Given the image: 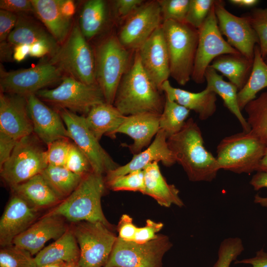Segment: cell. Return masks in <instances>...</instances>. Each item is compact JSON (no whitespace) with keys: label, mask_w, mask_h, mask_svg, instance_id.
I'll use <instances>...</instances> for the list:
<instances>
[{"label":"cell","mask_w":267,"mask_h":267,"mask_svg":"<svg viewBox=\"0 0 267 267\" xmlns=\"http://www.w3.org/2000/svg\"><path fill=\"white\" fill-rule=\"evenodd\" d=\"M0 132L17 140L33 134L26 97L0 92Z\"/></svg>","instance_id":"obj_18"},{"label":"cell","mask_w":267,"mask_h":267,"mask_svg":"<svg viewBox=\"0 0 267 267\" xmlns=\"http://www.w3.org/2000/svg\"><path fill=\"white\" fill-rule=\"evenodd\" d=\"M126 117L113 104L105 102L93 107L85 117V120L89 130L99 140L103 135L115 138L116 131Z\"/></svg>","instance_id":"obj_27"},{"label":"cell","mask_w":267,"mask_h":267,"mask_svg":"<svg viewBox=\"0 0 267 267\" xmlns=\"http://www.w3.org/2000/svg\"><path fill=\"white\" fill-rule=\"evenodd\" d=\"M267 87V63L261 55L259 45H256L253 66L249 77L238 91V101L241 111L246 105L256 98V94Z\"/></svg>","instance_id":"obj_32"},{"label":"cell","mask_w":267,"mask_h":267,"mask_svg":"<svg viewBox=\"0 0 267 267\" xmlns=\"http://www.w3.org/2000/svg\"><path fill=\"white\" fill-rule=\"evenodd\" d=\"M266 147L250 131H243L223 138L216 158L220 169L249 174L258 171Z\"/></svg>","instance_id":"obj_7"},{"label":"cell","mask_w":267,"mask_h":267,"mask_svg":"<svg viewBox=\"0 0 267 267\" xmlns=\"http://www.w3.org/2000/svg\"><path fill=\"white\" fill-rule=\"evenodd\" d=\"M258 171H267V147L266 148L264 155L259 164Z\"/></svg>","instance_id":"obj_59"},{"label":"cell","mask_w":267,"mask_h":267,"mask_svg":"<svg viewBox=\"0 0 267 267\" xmlns=\"http://www.w3.org/2000/svg\"><path fill=\"white\" fill-rule=\"evenodd\" d=\"M198 30V42L191 79L197 84H202L205 81L207 68L216 57L226 54L241 53L222 37L215 14V3Z\"/></svg>","instance_id":"obj_14"},{"label":"cell","mask_w":267,"mask_h":267,"mask_svg":"<svg viewBox=\"0 0 267 267\" xmlns=\"http://www.w3.org/2000/svg\"><path fill=\"white\" fill-rule=\"evenodd\" d=\"M62 73L48 61L35 66L6 71L0 68V92L27 97L62 79Z\"/></svg>","instance_id":"obj_13"},{"label":"cell","mask_w":267,"mask_h":267,"mask_svg":"<svg viewBox=\"0 0 267 267\" xmlns=\"http://www.w3.org/2000/svg\"><path fill=\"white\" fill-rule=\"evenodd\" d=\"M34 12L58 44L66 40L72 28L71 19L65 17L60 10V0H31Z\"/></svg>","instance_id":"obj_25"},{"label":"cell","mask_w":267,"mask_h":267,"mask_svg":"<svg viewBox=\"0 0 267 267\" xmlns=\"http://www.w3.org/2000/svg\"><path fill=\"white\" fill-rule=\"evenodd\" d=\"M162 23L158 0L144 2L125 19L117 36L126 48L135 51Z\"/></svg>","instance_id":"obj_15"},{"label":"cell","mask_w":267,"mask_h":267,"mask_svg":"<svg viewBox=\"0 0 267 267\" xmlns=\"http://www.w3.org/2000/svg\"><path fill=\"white\" fill-rule=\"evenodd\" d=\"M172 246L169 237L163 234L142 244L117 237L104 267H162L163 257Z\"/></svg>","instance_id":"obj_11"},{"label":"cell","mask_w":267,"mask_h":267,"mask_svg":"<svg viewBox=\"0 0 267 267\" xmlns=\"http://www.w3.org/2000/svg\"><path fill=\"white\" fill-rule=\"evenodd\" d=\"M235 263L249 264L252 267H267V253L261 249L256 253L254 257L237 260Z\"/></svg>","instance_id":"obj_54"},{"label":"cell","mask_w":267,"mask_h":267,"mask_svg":"<svg viewBox=\"0 0 267 267\" xmlns=\"http://www.w3.org/2000/svg\"><path fill=\"white\" fill-rule=\"evenodd\" d=\"M30 56L33 57L40 58L47 54L51 56L55 49L51 45L45 41H39L30 45Z\"/></svg>","instance_id":"obj_53"},{"label":"cell","mask_w":267,"mask_h":267,"mask_svg":"<svg viewBox=\"0 0 267 267\" xmlns=\"http://www.w3.org/2000/svg\"><path fill=\"white\" fill-rule=\"evenodd\" d=\"M229 2L232 4L241 7H252L259 2L258 0H230Z\"/></svg>","instance_id":"obj_58"},{"label":"cell","mask_w":267,"mask_h":267,"mask_svg":"<svg viewBox=\"0 0 267 267\" xmlns=\"http://www.w3.org/2000/svg\"><path fill=\"white\" fill-rule=\"evenodd\" d=\"M266 62L267 63V61H266Z\"/></svg>","instance_id":"obj_62"},{"label":"cell","mask_w":267,"mask_h":267,"mask_svg":"<svg viewBox=\"0 0 267 267\" xmlns=\"http://www.w3.org/2000/svg\"><path fill=\"white\" fill-rule=\"evenodd\" d=\"M61 81L57 87L41 89L36 95L61 109L86 115L93 107L105 102L98 85L86 84L67 76Z\"/></svg>","instance_id":"obj_10"},{"label":"cell","mask_w":267,"mask_h":267,"mask_svg":"<svg viewBox=\"0 0 267 267\" xmlns=\"http://www.w3.org/2000/svg\"><path fill=\"white\" fill-rule=\"evenodd\" d=\"M245 16L257 36L260 52L265 59L267 57V8L255 9Z\"/></svg>","instance_id":"obj_40"},{"label":"cell","mask_w":267,"mask_h":267,"mask_svg":"<svg viewBox=\"0 0 267 267\" xmlns=\"http://www.w3.org/2000/svg\"><path fill=\"white\" fill-rule=\"evenodd\" d=\"M12 46H13L7 41L0 42V57L1 62L9 61L12 57L13 59V48H12Z\"/></svg>","instance_id":"obj_57"},{"label":"cell","mask_w":267,"mask_h":267,"mask_svg":"<svg viewBox=\"0 0 267 267\" xmlns=\"http://www.w3.org/2000/svg\"><path fill=\"white\" fill-rule=\"evenodd\" d=\"M33 133L47 145L59 139L69 138L59 112L52 110L35 94L26 97Z\"/></svg>","instance_id":"obj_20"},{"label":"cell","mask_w":267,"mask_h":267,"mask_svg":"<svg viewBox=\"0 0 267 267\" xmlns=\"http://www.w3.org/2000/svg\"><path fill=\"white\" fill-rule=\"evenodd\" d=\"M144 2L142 0H116L114 1L116 15L125 19Z\"/></svg>","instance_id":"obj_49"},{"label":"cell","mask_w":267,"mask_h":267,"mask_svg":"<svg viewBox=\"0 0 267 267\" xmlns=\"http://www.w3.org/2000/svg\"><path fill=\"white\" fill-rule=\"evenodd\" d=\"M67 263L64 262H57L47 264L40 267H64Z\"/></svg>","instance_id":"obj_60"},{"label":"cell","mask_w":267,"mask_h":267,"mask_svg":"<svg viewBox=\"0 0 267 267\" xmlns=\"http://www.w3.org/2000/svg\"><path fill=\"white\" fill-rule=\"evenodd\" d=\"M130 51L114 35L104 39L94 50L95 79L107 103H114L119 85L133 59Z\"/></svg>","instance_id":"obj_6"},{"label":"cell","mask_w":267,"mask_h":267,"mask_svg":"<svg viewBox=\"0 0 267 267\" xmlns=\"http://www.w3.org/2000/svg\"><path fill=\"white\" fill-rule=\"evenodd\" d=\"M206 88L219 95L223 101L224 106L239 121L243 131H250L246 119L243 116L238 101L237 88L232 83L226 82L214 69L209 66L205 73Z\"/></svg>","instance_id":"obj_30"},{"label":"cell","mask_w":267,"mask_h":267,"mask_svg":"<svg viewBox=\"0 0 267 267\" xmlns=\"http://www.w3.org/2000/svg\"><path fill=\"white\" fill-rule=\"evenodd\" d=\"M122 78L113 105L125 116L141 113L161 114L165 98L144 71L137 50Z\"/></svg>","instance_id":"obj_2"},{"label":"cell","mask_w":267,"mask_h":267,"mask_svg":"<svg viewBox=\"0 0 267 267\" xmlns=\"http://www.w3.org/2000/svg\"><path fill=\"white\" fill-rule=\"evenodd\" d=\"M105 187L103 175L91 172L83 178L68 197L45 214L59 216L72 223L99 222L113 229L101 207V200Z\"/></svg>","instance_id":"obj_3"},{"label":"cell","mask_w":267,"mask_h":267,"mask_svg":"<svg viewBox=\"0 0 267 267\" xmlns=\"http://www.w3.org/2000/svg\"><path fill=\"white\" fill-rule=\"evenodd\" d=\"M250 183L255 190L264 187L267 188V171L257 172L252 178ZM254 202L262 207H267V197H261L256 194L254 197Z\"/></svg>","instance_id":"obj_51"},{"label":"cell","mask_w":267,"mask_h":267,"mask_svg":"<svg viewBox=\"0 0 267 267\" xmlns=\"http://www.w3.org/2000/svg\"><path fill=\"white\" fill-rule=\"evenodd\" d=\"M145 188L143 194L153 199L162 206L169 207L174 204L179 207L184 203L179 191L173 184L167 183L162 175L157 162H154L143 169Z\"/></svg>","instance_id":"obj_26"},{"label":"cell","mask_w":267,"mask_h":267,"mask_svg":"<svg viewBox=\"0 0 267 267\" xmlns=\"http://www.w3.org/2000/svg\"><path fill=\"white\" fill-rule=\"evenodd\" d=\"M244 250L241 239L238 237L225 239L221 243L219 251L218 258L213 267H230L231 263Z\"/></svg>","instance_id":"obj_41"},{"label":"cell","mask_w":267,"mask_h":267,"mask_svg":"<svg viewBox=\"0 0 267 267\" xmlns=\"http://www.w3.org/2000/svg\"><path fill=\"white\" fill-rule=\"evenodd\" d=\"M189 113V109L165 96L163 110L160 117L159 128L165 132L167 139L182 129Z\"/></svg>","instance_id":"obj_37"},{"label":"cell","mask_w":267,"mask_h":267,"mask_svg":"<svg viewBox=\"0 0 267 267\" xmlns=\"http://www.w3.org/2000/svg\"><path fill=\"white\" fill-rule=\"evenodd\" d=\"M160 115L146 112L126 116L115 134L120 133L130 136L134 142L127 146L134 155L138 154L159 131Z\"/></svg>","instance_id":"obj_23"},{"label":"cell","mask_w":267,"mask_h":267,"mask_svg":"<svg viewBox=\"0 0 267 267\" xmlns=\"http://www.w3.org/2000/svg\"><path fill=\"white\" fill-rule=\"evenodd\" d=\"M162 28L169 54L170 76L184 86L191 79L198 30L185 22L173 20L164 21Z\"/></svg>","instance_id":"obj_4"},{"label":"cell","mask_w":267,"mask_h":267,"mask_svg":"<svg viewBox=\"0 0 267 267\" xmlns=\"http://www.w3.org/2000/svg\"><path fill=\"white\" fill-rule=\"evenodd\" d=\"M66 220L57 215L44 214L17 236L13 244L36 255L51 239L57 240L70 228Z\"/></svg>","instance_id":"obj_19"},{"label":"cell","mask_w":267,"mask_h":267,"mask_svg":"<svg viewBox=\"0 0 267 267\" xmlns=\"http://www.w3.org/2000/svg\"><path fill=\"white\" fill-rule=\"evenodd\" d=\"M64 167L82 177L93 172L89 159L74 143L71 144Z\"/></svg>","instance_id":"obj_44"},{"label":"cell","mask_w":267,"mask_h":267,"mask_svg":"<svg viewBox=\"0 0 267 267\" xmlns=\"http://www.w3.org/2000/svg\"><path fill=\"white\" fill-rule=\"evenodd\" d=\"M30 45L18 44L14 46L13 59L17 62L23 61L30 55Z\"/></svg>","instance_id":"obj_55"},{"label":"cell","mask_w":267,"mask_h":267,"mask_svg":"<svg viewBox=\"0 0 267 267\" xmlns=\"http://www.w3.org/2000/svg\"><path fill=\"white\" fill-rule=\"evenodd\" d=\"M0 267H37L35 257L26 250L14 245L0 250Z\"/></svg>","instance_id":"obj_38"},{"label":"cell","mask_w":267,"mask_h":267,"mask_svg":"<svg viewBox=\"0 0 267 267\" xmlns=\"http://www.w3.org/2000/svg\"><path fill=\"white\" fill-rule=\"evenodd\" d=\"M71 226L80 251L78 267H104L117 236L99 222L82 221Z\"/></svg>","instance_id":"obj_8"},{"label":"cell","mask_w":267,"mask_h":267,"mask_svg":"<svg viewBox=\"0 0 267 267\" xmlns=\"http://www.w3.org/2000/svg\"><path fill=\"white\" fill-rule=\"evenodd\" d=\"M60 10L65 17L71 19L76 11L74 1L72 0H60Z\"/></svg>","instance_id":"obj_56"},{"label":"cell","mask_w":267,"mask_h":267,"mask_svg":"<svg viewBox=\"0 0 267 267\" xmlns=\"http://www.w3.org/2000/svg\"><path fill=\"white\" fill-rule=\"evenodd\" d=\"M107 5L103 0H89L84 3L79 26L85 38L89 40L98 35L107 19Z\"/></svg>","instance_id":"obj_35"},{"label":"cell","mask_w":267,"mask_h":267,"mask_svg":"<svg viewBox=\"0 0 267 267\" xmlns=\"http://www.w3.org/2000/svg\"><path fill=\"white\" fill-rule=\"evenodd\" d=\"M163 22L168 20L185 22L190 0H157Z\"/></svg>","instance_id":"obj_43"},{"label":"cell","mask_w":267,"mask_h":267,"mask_svg":"<svg viewBox=\"0 0 267 267\" xmlns=\"http://www.w3.org/2000/svg\"><path fill=\"white\" fill-rule=\"evenodd\" d=\"M159 161L167 167L171 166L176 162L173 153L169 148L166 134L161 129L147 149L134 155L127 164L108 172L104 178L105 182L134 171L142 170L149 164Z\"/></svg>","instance_id":"obj_22"},{"label":"cell","mask_w":267,"mask_h":267,"mask_svg":"<svg viewBox=\"0 0 267 267\" xmlns=\"http://www.w3.org/2000/svg\"><path fill=\"white\" fill-rule=\"evenodd\" d=\"M218 26L229 44L246 58L253 60L257 36L246 16H236L225 7L223 0L215 2Z\"/></svg>","instance_id":"obj_16"},{"label":"cell","mask_w":267,"mask_h":267,"mask_svg":"<svg viewBox=\"0 0 267 267\" xmlns=\"http://www.w3.org/2000/svg\"><path fill=\"white\" fill-rule=\"evenodd\" d=\"M59 113L65 124L69 138L87 156L93 172L103 175L120 166L102 147L99 140L89 130L85 116L66 109H61Z\"/></svg>","instance_id":"obj_12"},{"label":"cell","mask_w":267,"mask_h":267,"mask_svg":"<svg viewBox=\"0 0 267 267\" xmlns=\"http://www.w3.org/2000/svg\"><path fill=\"white\" fill-rule=\"evenodd\" d=\"M216 0H190L185 22L199 29L206 18Z\"/></svg>","instance_id":"obj_42"},{"label":"cell","mask_w":267,"mask_h":267,"mask_svg":"<svg viewBox=\"0 0 267 267\" xmlns=\"http://www.w3.org/2000/svg\"><path fill=\"white\" fill-rule=\"evenodd\" d=\"M18 15L7 10H0V42L5 41L15 27Z\"/></svg>","instance_id":"obj_48"},{"label":"cell","mask_w":267,"mask_h":267,"mask_svg":"<svg viewBox=\"0 0 267 267\" xmlns=\"http://www.w3.org/2000/svg\"><path fill=\"white\" fill-rule=\"evenodd\" d=\"M6 41L13 46L18 44L30 45L37 42L45 41L56 50L59 46L47 31L37 23L22 16H18L16 24Z\"/></svg>","instance_id":"obj_33"},{"label":"cell","mask_w":267,"mask_h":267,"mask_svg":"<svg viewBox=\"0 0 267 267\" xmlns=\"http://www.w3.org/2000/svg\"><path fill=\"white\" fill-rule=\"evenodd\" d=\"M48 62L66 76L88 85H97L94 50L82 33L79 25H73L65 42L50 56Z\"/></svg>","instance_id":"obj_5"},{"label":"cell","mask_w":267,"mask_h":267,"mask_svg":"<svg viewBox=\"0 0 267 267\" xmlns=\"http://www.w3.org/2000/svg\"><path fill=\"white\" fill-rule=\"evenodd\" d=\"M244 109L250 132L267 147V91L248 103Z\"/></svg>","instance_id":"obj_36"},{"label":"cell","mask_w":267,"mask_h":267,"mask_svg":"<svg viewBox=\"0 0 267 267\" xmlns=\"http://www.w3.org/2000/svg\"><path fill=\"white\" fill-rule=\"evenodd\" d=\"M39 140L34 133L18 140L0 168L1 177L10 187L41 174L48 166L45 150Z\"/></svg>","instance_id":"obj_9"},{"label":"cell","mask_w":267,"mask_h":267,"mask_svg":"<svg viewBox=\"0 0 267 267\" xmlns=\"http://www.w3.org/2000/svg\"><path fill=\"white\" fill-rule=\"evenodd\" d=\"M253 60L241 54H226L216 57L210 66L225 76L240 90L249 77Z\"/></svg>","instance_id":"obj_31"},{"label":"cell","mask_w":267,"mask_h":267,"mask_svg":"<svg viewBox=\"0 0 267 267\" xmlns=\"http://www.w3.org/2000/svg\"><path fill=\"white\" fill-rule=\"evenodd\" d=\"M13 194L24 200L32 207L39 210L54 207L61 200L47 184L41 174L10 187Z\"/></svg>","instance_id":"obj_28"},{"label":"cell","mask_w":267,"mask_h":267,"mask_svg":"<svg viewBox=\"0 0 267 267\" xmlns=\"http://www.w3.org/2000/svg\"><path fill=\"white\" fill-rule=\"evenodd\" d=\"M38 213V210L13 194L0 220L1 248L13 245L14 239L37 220Z\"/></svg>","instance_id":"obj_21"},{"label":"cell","mask_w":267,"mask_h":267,"mask_svg":"<svg viewBox=\"0 0 267 267\" xmlns=\"http://www.w3.org/2000/svg\"><path fill=\"white\" fill-rule=\"evenodd\" d=\"M161 89L167 98L189 110H193L201 120L208 119L216 111L217 94L207 88L200 92H192L175 88L167 80L163 84Z\"/></svg>","instance_id":"obj_24"},{"label":"cell","mask_w":267,"mask_h":267,"mask_svg":"<svg viewBox=\"0 0 267 267\" xmlns=\"http://www.w3.org/2000/svg\"><path fill=\"white\" fill-rule=\"evenodd\" d=\"M80 256L79 246L71 229L49 245L44 247L35 256L37 267L57 262L78 263Z\"/></svg>","instance_id":"obj_29"},{"label":"cell","mask_w":267,"mask_h":267,"mask_svg":"<svg viewBox=\"0 0 267 267\" xmlns=\"http://www.w3.org/2000/svg\"><path fill=\"white\" fill-rule=\"evenodd\" d=\"M176 162L192 181H211L221 170L217 159L204 145L201 130L192 118L182 129L167 139Z\"/></svg>","instance_id":"obj_1"},{"label":"cell","mask_w":267,"mask_h":267,"mask_svg":"<svg viewBox=\"0 0 267 267\" xmlns=\"http://www.w3.org/2000/svg\"><path fill=\"white\" fill-rule=\"evenodd\" d=\"M41 174L61 201L75 190L84 177L73 173L64 166L50 165H48Z\"/></svg>","instance_id":"obj_34"},{"label":"cell","mask_w":267,"mask_h":267,"mask_svg":"<svg viewBox=\"0 0 267 267\" xmlns=\"http://www.w3.org/2000/svg\"><path fill=\"white\" fill-rule=\"evenodd\" d=\"M137 227L133 219L128 215H123L117 226V237L124 241H134Z\"/></svg>","instance_id":"obj_47"},{"label":"cell","mask_w":267,"mask_h":267,"mask_svg":"<svg viewBox=\"0 0 267 267\" xmlns=\"http://www.w3.org/2000/svg\"><path fill=\"white\" fill-rule=\"evenodd\" d=\"M72 143L68 138L55 140L47 145L45 150L48 165L64 166Z\"/></svg>","instance_id":"obj_45"},{"label":"cell","mask_w":267,"mask_h":267,"mask_svg":"<svg viewBox=\"0 0 267 267\" xmlns=\"http://www.w3.org/2000/svg\"><path fill=\"white\" fill-rule=\"evenodd\" d=\"M0 8L16 14L34 11L31 0H0Z\"/></svg>","instance_id":"obj_50"},{"label":"cell","mask_w":267,"mask_h":267,"mask_svg":"<svg viewBox=\"0 0 267 267\" xmlns=\"http://www.w3.org/2000/svg\"><path fill=\"white\" fill-rule=\"evenodd\" d=\"M105 184L113 191H138L143 194L145 188L143 171H135L118 177L105 182Z\"/></svg>","instance_id":"obj_39"},{"label":"cell","mask_w":267,"mask_h":267,"mask_svg":"<svg viewBox=\"0 0 267 267\" xmlns=\"http://www.w3.org/2000/svg\"><path fill=\"white\" fill-rule=\"evenodd\" d=\"M163 224L150 219L146 220L145 225L137 227L134 241L138 243H145L156 238L163 228Z\"/></svg>","instance_id":"obj_46"},{"label":"cell","mask_w":267,"mask_h":267,"mask_svg":"<svg viewBox=\"0 0 267 267\" xmlns=\"http://www.w3.org/2000/svg\"><path fill=\"white\" fill-rule=\"evenodd\" d=\"M17 141L0 132V168L10 157Z\"/></svg>","instance_id":"obj_52"},{"label":"cell","mask_w":267,"mask_h":267,"mask_svg":"<svg viewBox=\"0 0 267 267\" xmlns=\"http://www.w3.org/2000/svg\"><path fill=\"white\" fill-rule=\"evenodd\" d=\"M64 267H78V263H67Z\"/></svg>","instance_id":"obj_61"},{"label":"cell","mask_w":267,"mask_h":267,"mask_svg":"<svg viewBox=\"0 0 267 267\" xmlns=\"http://www.w3.org/2000/svg\"><path fill=\"white\" fill-rule=\"evenodd\" d=\"M141 66L161 91L163 84L170 76L169 54L162 25L137 49ZM163 92V91H162Z\"/></svg>","instance_id":"obj_17"}]
</instances>
